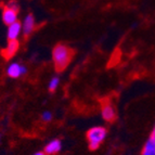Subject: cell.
Returning <instances> with one entry per match:
<instances>
[{
    "instance_id": "1",
    "label": "cell",
    "mask_w": 155,
    "mask_h": 155,
    "mask_svg": "<svg viewBox=\"0 0 155 155\" xmlns=\"http://www.w3.org/2000/svg\"><path fill=\"white\" fill-rule=\"evenodd\" d=\"M74 55V51L68 46L65 45H57L52 51V58L54 62L55 70L62 72L68 66Z\"/></svg>"
},
{
    "instance_id": "2",
    "label": "cell",
    "mask_w": 155,
    "mask_h": 155,
    "mask_svg": "<svg viewBox=\"0 0 155 155\" xmlns=\"http://www.w3.org/2000/svg\"><path fill=\"white\" fill-rule=\"evenodd\" d=\"M106 137V129L104 127H93L87 132V140L90 150H97Z\"/></svg>"
},
{
    "instance_id": "3",
    "label": "cell",
    "mask_w": 155,
    "mask_h": 155,
    "mask_svg": "<svg viewBox=\"0 0 155 155\" xmlns=\"http://www.w3.org/2000/svg\"><path fill=\"white\" fill-rule=\"evenodd\" d=\"M102 117L106 122H114L116 119V111L110 102H104L102 104Z\"/></svg>"
},
{
    "instance_id": "4",
    "label": "cell",
    "mask_w": 155,
    "mask_h": 155,
    "mask_svg": "<svg viewBox=\"0 0 155 155\" xmlns=\"http://www.w3.org/2000/svg\"><path fill=\"white\" fill-rule=\"evenodd\" d=\"M2 20L3 23L7 24L8 26L18 22V10H14L7 5L2 11Z\"/></svg>"
},
{
    "instance_id": "5",
    "label": "cell",
    "mask_w": 155,
    "mask_h": 155,
    "mask_svg": "<svg viewBox=\"0 0 155 155\" xmlns=\"http://www.w3.org/2000/svg\"><path fill=\"white\" fill-rule=\"evenodd\" d=\"M35 29V18L33 14H28L24 18V22L22 24V31H23L24 36H29Z\"/></svg>"
},
{
    "instance_id": "6",
    "label": "cell",
    "mask_w": 155,
    "mask_h": 155,
    "mask_svg": "<svg viewBox=\"0 0 155 155\" xmlns=\"http://www.w3.org/2000/svg\"><path fill=\"white\" fill-rule=\"evenodd\" d=\"M7 73H8V75L10 76V77L18 78L26 73V67L22 66V65L18 64V63H13V64H11L10 66L8 67Z\"/></svg>"
},
{
    "instance_id": "7",
    "label": "cell",
    "mask_w": 155,
    "mask_h": 155,
    "mask_svg": "<svg viewBox=\"0 0 155 155\" xmlns=\"http://www.w3.org/2000/svg\"><path fill=\"white\" fill-rule=\"evenodd\" d=\"M18 50V40H9L8 45L5 49L2 50V55L5 59H11L13 55L15 54Z\"/></svg>"
},
{
    "instance_id": "8",
    "label": "cell",
    "mask_w": 155,
    "mask_h": 155,
    "mask_svg": "<svg viewBox=\"0 0 155 155\" xmlns=\"http://www.w3.org/2000/svg\"><path fill=\"white\" fill-rule=\"evenodd\" d=\"M22 33V24L20 22L11 24L8 27V39L9 40H18L20 34Z\"/></svg>"
},
{
    "instance_id": "9",
    "label": "cell",
    "mask_w": 155,
    "mask_h": 155,
    "mask_svg": "<svg viewBox=\"0 0 155 155\" xmlns=\"http://www.w3.org/2000/svg\"><path fill=\"white\" fill-rule=\"evenodd\" d=\"M61 147H62L61 141L58 140V139H55V140H53V141H51V142H49L46 145L44 152L46 155H55L60 152Z\"/></svg>"
},
{
    "instance_id": "10",
    "label": "cell",
    "mask_w": 155,
    "mask_h": 155,
    "mask_svg": "<svg viewBox=\"0 0 155 155\" xmlns=\"http://www.w3.org/2000/svg\"><path fill=\"white\" fill-rule=\"evenodd\" d=\"M142 155H155V142L151 138L144 144V147L142 150Z\"/></svg>"
},
{
    "instance_id": "11",
    "label": "cell",
    "mask_w": 155,
    "mask_h": 155,
    "mask_svg": "<svg viewBox=\"0 0 155 155\" xmlns=\"http://www.w3.org/2000/svg\"><path fill=\"white\" fill-rule=\"evenodd\" d=\"M58 85H59V78H57V77L52 78L51 81L49 83V90L51 91V92H53V91L58 88Z\"/></svg>"
},
{
    "instance_id": "12",
    "label": "cell",
    "mask_w": 155,
    "mask_h": 155,
    "mask_svg": "<svg viewBox=\"0 0 155 155\" xmlns=\"http://www.w3.org/2000/svg\"><path fill=\"white\" fill-rule=\"evenodd\" d=\"M41 118L44 122H49L52 119V114L50 112H45L44 114L41 115Z\"/></svg>"
},
{
    "instance_id": "13",
    "label": "cell",
    "mask_w": 155,
    "mask_h": 155,
    "mask_svg": "<svg viewBox=\"0 0 155 155\" xmlns=\"http://www.w3.org/2000/svg\"><path fill=\"white\" fill-rule=\"evenodd\" d=\"M8 7H10V8H12V9H14V10H18V3L16 2H14V1H12V2H10L8 5Z\"/></svg>"
},
{
    "instance_id": "14",
    "label": "cell",
    "mask_w": 155,
    "mask_h": 155,
    "mask_svg": "<svg viewBox=\"0 0 155 155\" xmlns=\"http://www.w3.org/2000/svg\"><path fill=\"white\" fill-rule=\"evenodd\" d=\"M151 139H152L153 141H154V142H155V128H154V129H153L152 134H151Z\"/></svg>"
},
{
    "instance_id": "15",
    "label": "cell",
    "mask_w": 155,
    "mask_h": 155,
    "mask_svg": "<svg viewBox=\"0 0 155 155\" xmlns=\"http://www.w3.org/2000/svg\"><path fill=\"white\" fill-rule=\"evenodd\" d=\"M34 155H46V154H45V152H38V153H36V154H34Z\"/></svg>"
},
{
    "instance_id": "16",
    "label": "cell",
    "mask_w": 155,
    "mask_h": 155,
    "mask_svg": "<svg viewBox=\"0 0 155 155\" xmlns=\"http://www.w3.org/2000/svg\"><path fill=\"white\" fill-rule=\"evenodd\" d=\"M0 138H1V134H0Z\"/></svg>"
}]
</instances>
